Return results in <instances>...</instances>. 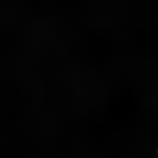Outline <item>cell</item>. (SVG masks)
<instances>
[]
</instances>
